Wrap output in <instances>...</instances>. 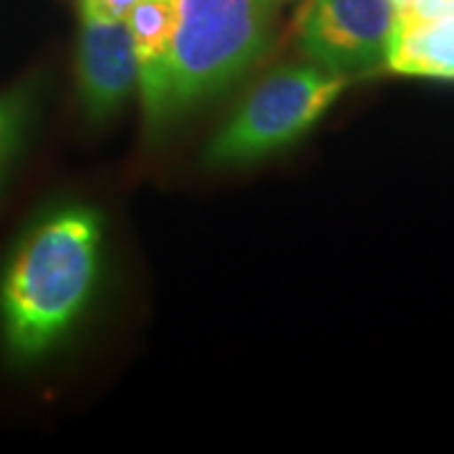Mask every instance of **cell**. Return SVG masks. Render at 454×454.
<instances>
[{
	"mask_svg": "<svg viewBox=\"0 0 454 454\" xmlns=\"http://www.w3.org/2000/svg\"><path fill=\"white\" fill-rule=\"evenodd\" d=\"M391 3H394V5H396V8H402V5H406V3H409V0H391Z\"/></svg>",
	"mask_w": 454,
	"mask_h": 454,
	"instance_id": "8fae6325",
	"label": "cell"
},
{
	"mask_svg": "<svg viewBox=\"0 0 454 454\" xmlns=\"http://www.w3.org/2000/svg\"><path fill=\"white\" fill-rule=\"evenodd\" d=\"M387 68L402 76L454 82V13L432 20L396 18Z\"/></svg>",
	"mask_w": 454,
	"mask_h": 454,
	"instance_id": "8992f818",
	"label": "cell"
},
{
	"mask_svg": "<svg viewBox=\"0 0 454 454\" xmlns=\"http://www.w3.org/2000/svg\"><path fill=\"white\" fill-rule=\"evenodd\" d=\"M76 71L86 114L94 121L112 116L139 83V66L127 20L82 13Z\"/></svg>",
	"mask_w": 454,
	"mask_h": 454,
	"instance_id": "5b68a950",
	"label": "cell"
},
{
	"mask_svg": "<svg viewBox=\"0 0 454 454\" xmlns=\"http://www.w3.org/2000/svg\"><path fill=\"white\" fill-rule=\"evenodd\" d=\"M175 23L162 71L142 91L152 129L220 97L258 64L273 41L262 0H172Z\"/></svg>",
	"mask_w": 454,
	"mask_h": 454,
	"instance_id": "7a4b0ae2",
	"label": "cell"
},
{
	"mask_svg": "<svg viewBox=\"0 0 454 454\" xmlns=\"http://www.w3.org/2000/svg\"><path fill=\"white\" fill-rule=\"evenodd\" d=\"M101 265V220L89 207H64L28 232L0 286V321L8 348L35 358L82 316Z\"/></svg>",
	"mask_w": 454,
	"mask_h": 454,
	"instance_id": "6da1fadb",
	"label": "cell"
},
{
	"mask_svg": "<svg viewBox=\"0 0 454 454\" xmlns=\"http://www.w3.org/2000/svg\"><path fill=\"white\" fill-rule=\"evenodd\" d=\"M175 23L172 0H137L127 16L134 56L139 66V86L149 89L160 76Z\"/></svg>",
	"mask_w": 454,
	"mask_h": 454,
	"instance_id": "52a82bcc",
	"label": "cell"
},
{
	"mask_svg": "<svg viewBox=\"0 0 454 454\" xmlns=\"http://www.w3.org/2000/svg\"><path fill=\"white\" fill-rule=\"evenodd\" d=\"M137 0H82V13L127 20Z\"/></svg>",
	"mask_w": 454,
	"mask_h": 454,
	"instance_id": "9c48e42d",
	"label": "cell"
},
{
	"mask_svg": "<svg viewBox=\"0 0 454 454\" xmlns=\"http://www.w3.org/2000/svg\"><path fill=\"white\" fill-rule=\"evenodd\" d=\"M394 26L391 0H306L295 38L310 64L351 82L387 68Z\"/></svg>",
	"mask_w": 454,
	"mask_h": 454,
	"instance_id": "277c9868",
	"label": "cell"
},
{
	"mask_svg": "<svg viewBox=\"0 0 454 454\" xmlns=\"http://www.w3.org/2000/svg\"><path fill=\"white\" fill-rule=\"evenodd\" d=\"M346 83L348 79L328 74L310 61L276 66L212 137L205 162L210 167L255 162L295 145L331 109Z\"/></svg>",
	"mask_w": 454,
	"mask_h": 454,
	"instance_id": "3957f363",
	"label": "cell"
},
{
	"mask_svg": "<svg viewBox=\"0 0 454 454\" xmlns=\"http://www.w3.org/2000/svg\"><path fill=\"white\" fill-rule=\"evenodd\" d=\"M262 3H265V5H270V8L276 11L278 5H283V3H288V0H262Z\"/></svg>",
	"mask_w": 454,
	"mask_h": 454,
	"instance_id": "30bf717a",
	"label": "cell"
},
{
	"mask_svg": "<svg viewBox=\"0 0 454 454\" xmlns=\"http://www.w3.org/2000/svg\"><path fill=\"white\" fill-rule=\"evenodd\" d=\"M31 106L33 97L26 86L0 94V182L23 142V134L31 119Z\"/></svg>",
	"mask_w": 454,
	"mask_h": 454,
	"instance_id": "ba28073f",
	"label": "cell"
}]
</instances>
